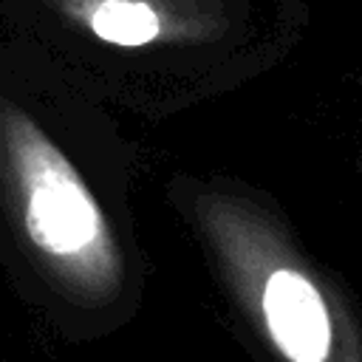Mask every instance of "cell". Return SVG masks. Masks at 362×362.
<instances>
[{
    "mask_svg": "<svg viewBox=\"0 0 362 362\" xmlns=\"http://www.w3.org/2000/svg\"><path fill=\"white\" fill-rule=\"evenodd\" d=\"M28 232L40 249L54 257L74 260L82 266V277L102 283L107 277V263L96 252L99 243V215L85 189L65 173L57 161L34 181L28 198Z\"/></svg>",
    "mask_w": 362,
    "mask_h": 362,
    "instance_id": "obj_1",
    "label": "cell"
},
{
    "mask_svg": "<svg viewBox=\"0 0 362 362\" xmlns=\"http://www.w3.org/2000/svg\"><path fill=\"white\" fill-rule=\"evenodd\" d=\"M260 317L286 362H334V322L317 286L297 269H274L260 288Z\"/></svg>",
    "mask_w": 362,
    "mask_h": 362,
    "instance_id": "obj_2",
    "label": "cell"
},
{
    "mask_svg": "<svg viewBox=\"0 0 362 362\" xmlns=\"http://www.w3.org/2000/svg\"><path fill=\"white\" fill-rule=\"evenodd\" d=\"M90 25L102 40L116 45H144L158 34V17L136 0H105Z\"/></svg>",
    "mask_w": 362,
    "mask_h": 362,
    "instance_id": "obj_3",
    "label": "cell"
}]
</instances>
